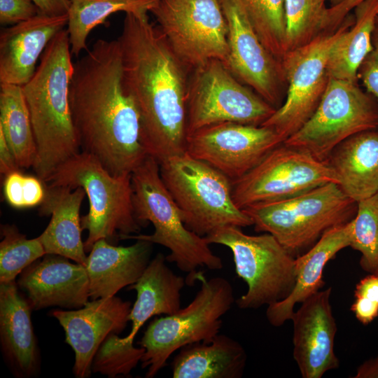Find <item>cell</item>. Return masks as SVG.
Segmentation results:
<instances>
[{
    "instance_id": "cell-31",
    "label": "cell",
    "mask_w": 378,
    "mask_h": 378,
    "mask_svg": "<svg viewBox=\"0 0 378 378\" xmlns=\"http://www.w3.org/2000/svg\"><path fill=\"white\" fill-rule=\"evenodd\" d=\"M326 0H285L286 52L304 46L328 30Z\"/></svg>"
},
{
    "instance_id": "cell-10",
    "label": "cell",
    "mask_w": 378,
    "mask_h": 378,
    "mask_svg": "<svg viewBox=\"0 0 378 378\" xmlns=\"http://www.w3.org/2000/svg\"><path fill=\"white\" fill-rule=\"evenodd\" d=\"M378 129V102L357 82L329 78L312 115L283 143L326 162L342 141Z\"/></svg>"
},
{
    "instance_id": "cell-45",
    "label": "cell",
    "mask_w": 378,
    "mask_h": 378,
    "mask_svg": "<svg viewBox=\"0 0 378 378\" xmlns=\"http://www.w3.org/2000/svg\"><path fill=\"white\" fill-rule=\"evenodd\" d=\"M326 1H330L331 3V4H332L331 6H332L338 4L339 3H340L343 0H326Z\"/></svg>"
},
{
    "instance_id": "cell-14",
    "label": "cell",
    "mask_w": 378,
    "mask_h": 378,
    "mask_svg": "<svg viewBox=\"0 0 378 378\" xmlns=\"http://www.w3.org/2000/svg\"><path fill=\"white\" fill-rule=\"evenodd\" d=\"M328 183L338 184V181L326 162L283 143L245 175L232 181V194L235 204L244 209L291 198Z\"/></svg>"
},
{
    "instance_id": "cell-25",
    "label": "cell",
    "mask_w": 378,
    "mask_h": 378,
    "mask_svg": "<svg viewBox=\"0 0 378 378\" xmlns=\"http://www.w3.org/2000/svg\"><path fill=\"white\" fill-rule=\"evenodd\" d=\"M326 162L350 199L358 202L373 195L378 192V130L348 138L334 148Z\"/></svg>"
},
{
    "instance_id": "cell-1",
    "label": "cell",
    "mask_w": 378,
    "mask_h": 378,
    "mask_svg": "<svg viewBox=\"0 0 378 378\" xmlns=\"http://www.w3.org/2000/svg\"><path fill=\"white\" fill-rule=\"evenodd\" d=\"M74 66L69 103L81 151L113 176L131 175L148 155L139 112L122 85L118 39L97 40Z\"/></svg>"
},
{
    "instance_id": "cell-9",
    "label": "cell",
    "mask_w": 378,
    "mask_h": 378,
    "mask_svg": "<svg viewBox=\"0 0 378 378\" xmlns=\"http://www.w3.org/2000/svg\"><path fill=\"white\" fill-rule=\"evenodd\" d=\"M232 253L235 271L248 286L236 300L242 309H258L287 298L296 279L295 258L272 234H245L237 226H225L204 237Z\"/></svg>"
},
{
    "instance_id": "cell-33",
    "label": "cell",
    "mask_w": 378,
    "mask_h": 378,
    "mask_svg": "<svg viewBox=\"0 0 378 378\" xmlns=\"http://www.w3.org/2000/svg\"><path fill=\"white\" fill-rule=\"evenodd\" d=\"M0 243V283L15 277L37 259L46 255L39 236L27 239L15 225H1Z\"/></svg>"
},
{
    "instance_id": "cell-16",
    "label": "cell",
    "mask_w": 378,
    "mask_h": 378,
    "mask_svg": "<svg viewBox=\"0 0 378 378\" xmlns=\"http://www.w3.org/2000/svg\"><path fill=\"white\" fill-rule=\"evenodd\" d=\"M220 2L228 28V55L225 65L239 81L278 108L286 81L281 62L263 46L239 0Z\"/></svg>"
},
{
    "instance_id": "cell-36",
    "label": "cell",
    "mask_w": 378,
    "mask_h": 378,
    "mask_svg": "<svg viewBox=\"0 0 378 378\" xmlns=\"http://www.w3.org/2000/svg\"><path fill=\"white\" fill-rule=\"evenodd\" d=\"M351 310L365 326L378 316V273L369 274L356 284Z\"/></svg>"
},
{
    "instance_id": "cell-13",
    "label": "cell",
    "mask_w": 378,
    "mask_h": 378,
    "mask_svg": "<svg viewBox=\"0 0 378 378\" xmlns=\"http://www.w3.org/2000/svg\"><path fill=\"white\" fill-rule=\"evenodd\" d=\"M347 20L334 31H327L309 43L288 51L281 59L288 84L284 103L261 125L274 130L284 141L312 115L326 90L330 51L340 36L351 27Z\"/></svg>"
},
{
    "instance_id": "cell-19",
    "label": "cell",
    "mask_w": 378,
    "mask_h": 378,
    "mask_svg": "<svg viewBox=\"0 0 378 378\" xmlns=\"http://www.w3.org/2000/svg\"><path fill=\"white\" fill-rule=\"evenodd\" d=\"M18 284L27 292L32 309L51 306L76 309L90 298L85 266L56 254H46L42 260L26 267Z\"/></svg>"
},
{
    "instance_id": "cell-27",
    "label": "cell",
    "mask_w": 378,
    "mask_h": 378,
    "mask_svg": "<svg viewBox=\"0 0 378 378\" xmlns=\"http://www.w3.org/2000/svg\"><path fill=\"white\" fill-rule=\"evenodd\" d=\"M247 355L232 337L218 334L211 341L187 345L172 363L174 378H240Z\"/></svg>"
},
{
    "instance_id": "cell-2",
    "label": "cell",
    "mask_w": 378,
    "mask_h": 378,
    "mask_svg": "<svg viewBox=\"0 0 378 378\" xmlns=\"http://www.w3.org/2000/svg\"><path fill=\"white\" fill-rule=\"evenodd\" d=\"M122 85L140 115L141 141L158 163L186 150L190 70L148 16L126 13L118 38Z\"/></svg>"
},
{
    "instance_id": "cell-28",
    "label": "cell",
    "mask_w": 378,
    "mask_h": 378,
    "mask_svg": "<svg viewBox=\"0 0 378 378\" xmlns=\"http://www.w3.org/2000/svg\"><path fill=\"white\" fill-rule=\"evenodd\" d=\"M355 20L334 44L327 64L329 78L357 82L358 69L372 51L378 16V0H365L355 7Z\"/></svg>"
},
{
    "instance_id": "cell-5",
    "label": "cell",
    "mask_w": 378,
    "mask_h": 378,
    "mask_svg": "<svg viewBox=\"0 0 378 378\" xmlns=\"http://www.w3.org/2000/svg\"><path fill=\"white\" fill-rule=\"evenodd\" d=\"M242 210L256 232L273 235L296 258L326 231L352 220L357 202L338 184L328 183L291 198L258 203Z\"/></svg>"
},
{
    "instance_id": "cell-34",
    "label": "cell",
    "mask_w": 378,
    "mask_h": 378,
    "mask_svg": "<svg viewBox=\"0 0 378 378\" xmlns=\"http://www.w3.org/2000/svg\"><path fill=\"white\" fill-rule=\"evenodd\" d=\"M350 247L360 253L364 271L378 273V192L357 202Z\"/></svg>"
},
{
    "instance_id": "cell-15",
    "label": "cell",
    "mask_w": 378,
    "mask_h": 378,
    "mask_svg": "<svg viewBox=\"0 0 378 378\" xmlns=\"http://www.w3.org/2000/svg\"><path fill=\"white\" fill-rule=\"evenodd\" d=\"M283 142L271 127L227 122L207 126L188 135L186 152L234 181Z\"/></svg>"
},
{
    "instance_id": "cell-22",
    "label": "cell",
    "mask_w": 378,
    "mask_h": 378,
    "mask_svg": "<svg viewBox=\"0 0 378 378\" xmlns=\"http://www.w3.org/2000/svg\"><path fill=\"white\" fill-rule=\"evenodd\" d=\"M352 220L326 231L307 251L295 258L296 279L290 295L267 306L266 318L274 327L291 319L294 307L320 290L324 285L323 272L325 266L337 253L351 245Z\"/></svg>"
},
{
    "instance_id": "cell-6",
    "label": "cell",
    "mask_w": 378,
    "mask_h": 378,
    "mask_svg": "<svg viewBox=\"0 0 378 378\" xmlns=\"http://www.w3.org/2000/svg\"><path fill=\"white\" fill-rule=\"evenodd\" d=\"M44 183L85 190L90 207L81 217V226L88 232L84 241L87 252L99 239H122L142 227L134 214L131 175H112L88 153L80 151L69 158Z\"/></svg>"
},
{
    "instance_id": "cell-38",
    "label": "cell",
    "mask_w": 378,
    "mask_h": 378,
    "mask_svg": "<svg viewBox=\"0 0 378 378\" xmlns=\"http://www.w3.org/2000/svg\"><path fill=\"white\" fill-rule=\"evenodd\" d=\"M372 51L362 62L358 71L359 78L367 92L378 102V23L377 22L372 34Z\"/></svg>"
},
{
    "instance_id": "cell-46",
    "label": "cell",
    "mask_w": 378,
    "mask_h": 378,
    "mask_svg": "<svg viewBox=\"0 0 378 378\" xmlns=\"http://www.w3.org/2000/svg\"><path fill=\"white\" fill-rule=\"evenodd\" d=\"M377 22L378 23V16H377Z\"/></svg>"
},
{
    "instance_id": "cell-18",
    "label": "cell",
    "mask_w": 378,
    "mask_h": 378,
    "mask_svg": "<svg viewBox=\"0 0 378 378\" xmlns=\"http://www.w3.org/2000/svg\"><path fill=\"white\" fill-rule=\"evenodd\" d=\"M332 288L318 290L294 312L293 358L303 378H321L339 368L334 351L337 324L330 304Z\"/></svg>"
},
{
    "instance_id": "cell-35",
    "label": "cell",
    "mask_w": 378,
    "mask_h": 378,
    "mask_svg": "<svg viewBox=\"0 0 378 378\" xmlns=\"http://www.w3.org/2000/svg\"><path fill=\"white\" fill-rule=\"evenodd\" d=\"M133 343L125 342L118 334L109 335L93 358L92 371L108 377L129 374L145 352L143 347L136 348Z\"/></svg>"
},
{
    "instance_id": "cell-3",
    "label": "cell",
    "mask_w": 378,
    "mask_h": 378,
    "mask_svg": "<svg viewBox=\"0 0 378 378\" xmlns=\"http://www.w3.org/2000/svg\"><path fill=\"white\" fill-rule=\"evenodd\" d=\"M71 55L64 29L46 47L33 77L22 86L36 143L33 169L43 182L81 151L69 103Z\"/></svg>"
},
{
    "instance_id": "cell-7",
    "label": "cell",
    "mask_w": 378,
    "mask_h": 378,
    "mask_svg": "<svg viewBox=\"0 0 378 378\" xmlns=\"http://www.w3.org/2000/svg\"><path fill=\"white\" fill-rule=\"evenodd\" d=\"M159 164L161 178L190 230L204 237L225 226L253 225L233 200L232 181L213 167L187 152Z\"/></svg>"
},
{
    "instance_id": "cell-17",
    "label": "cell",
    "mask_w": 378,
    "mask_h": 378,
    "mask_svg": "<svg viewBox=\"0 0 378 378\" xmlns=\"http://www.w3.org/2000/svg\"><path fill=\"white\" fill-rule=\"evenodd\" d=\"M131 309L129 301L113 296L88 301L79 309L50 312L63 328L65 341L74 351L73 371L76 377L90 375L99 348L109 335L125 330Z\"/></svg>"
},
{
    "instance_id": "cell-42",
    "label": "cell",
    "mask_w": 378,
    "mask_h": 378,
    "mask_svg": "<svg viewBox=\"0 0 378 378\" xmlns=\"http://www.w3.org/2000/svg\"><path fill=\"white\" fill-rule=\"evenodd\" d=\"M20 169L14 154L8 146L3 132L0 130V172L6 176Z\"/></svg>"
},
{
    "instance_id": "cell-44",
    "label": "cell",
    "mask_w": 378,
    "mask_h": 378,
    "mask_svg": "<svg viewBox=\"0 0 378 378\" xmlns=\"http://www.w3.org/2000/svg\"><path fill=\"white\" fill-rule=\"evenodd\" d=\"M354 378H378V356L358 366Z\"/></svg>"
},
{
    "instance_id": "cell-39",
    "label": "cell",
    "mask_w": 378,
    "mask_h": 378,
    "mask_svg": "<svg viewBox=\"0 0 378 378\" xmlns=\"http://www.w3.org/2000/svg\"><path fill=\"white\" fill-rule=\"evenodd\" d=\"M24 178L19 170L11 172L5 176L3 185L4 195L7 203L15 208H24Z\"/></svg>"
},
{
    "instance_id": "cell-8",
    "label": "cell",
    "mask_w": 378,
    "mask_h": 378,
    "mask_svg": "<svg viewBox=\"0 0 378 378\" xmlns=\"http://www.w3.org/2000/svg\"><path fill=\"white\" fill-rule=\"evenodd\" d=\"M200 288L192 300L175 313L153 320L139 342L145 349L141 368L146 377H154L169 358L187 345L207 342L222 327V317L234 302L233 288L223 277L206 279L196 274Z\"/></svg>"
},
{
    "instance_id": "cell-43",
    "label": "cell",
    "mask_w": 378,
    "mask_h": 378,
    "mask_svg": "<svg viewBox=\"0 0 378 378\" xmlns=\"http://www.w3.org/2000/svg\"><path fill=\"white\" fill-rule=\"evenodd\" d=\"M37 6L39 13L57 16L67 14L69 0H31Z\"/></svg>"
},
{
    "instance_id": "cell-26",
    "label": "cell",
    "mask_w": 378,
    "mask_h": 378,
    "mask_svg": "<svg viewBox=\"0 0 378 378\" xmlns=\"http://www.w3.org/2000/svg\"><path fill=\"white\" fill-rule=\"evenodd\" d=\"M166 257L158 253L150 260L139 279L129 289L135 290L136 298L130 314L132 328L122 337L134 342L141 326L152 316L170 315L181 307V291L185 279L177 275L166 263Z\"/></svg>"
},
{
    "instance_id": "cell-37",
    "label": "cell",
    "mask_w": 378,
    "mask_h": 378,
    "mask_svg": "<svg viewBox=\"0 0 378 378\" xmlns=\"http://www.w3.org/2000/svg\"><path fill=\"white\" fill-rule=\"evenodd\" d=\"M39 13L31 0H0V23L13 25L27 21Z\"/></svg>"
},
{
    "instance_id": "cell-21",
    "label": "cell",
    "mask_w": 378,
    "mask_h": 378,
    "mask_svg": "<svg viewBox=\"0 0 378 378\" xmlns=\"http://www.w3.org/2000/svg\"><path fill=\"white\" fill-rule=\"evenodd\" d=\"M151 242L137 239L128 246H116L104 239L97 241L87 258L90 298H107L141 276L153 251Z\"/></svg>"
},
{
    "instance_id": "cell-30",
    "label": "cell",
    "mask_w": 378,
    "mask_h": 378,
    "mask_svg": "<svg viewBox=\"0 0 378 378\" xmlns=\"http://www.w3.org/2000/svg\"><path fill=\"white\" fill-rule=\"evenodd\" d=\"M0 130L19 167H33L36 143L22 86L0 84Z\"/></svg>"
},
{
    "instance_id": "cell-20",
    "label": "cell",
    "mask_w": 378,
    "mask_h": 378,
    "mask_svg": "<svg viewBox=\"0 0 378 378\" xmlns=\"http://www.w3.org/2000/svg\"><path fill=\"white\" fill-rule=\"evenodd\" d=\"M68 23V14L38 13L0 33V84L23 86L34 75L37 61L52 39Z\"/></svg>"
},
{
    "instance_id": "cell-4",
    "label": "cell",
    "mask_w": 378,
    "mask_h": 378,
    "mask_svg": "<svg viewBox=\"0 0 378 378\" xmlns=\"http://www.w3.org/2000/svg\"><path fill=\"white\" fill-rule=\"evenodd\" d=\"M132 202L134 214L142 226L150 222L151 234H132L122 239H141L161 245L170 251L168 262L188 273L197 267L216 270L223 267L220 257L213 253L205 237L190 230L181 211L166 188L160 173V164L148 155L132 173Z\"/></svg>"
},
{
    "instance_id": "cell-40",
    "label": "cell",
    "mask_w": 378,
    "mask_h": 378,
    "mask_svg": "<svg viewBox=\"0 0 378 378\" xmlns=\"http://www.w3.org/2000/svg\"><path fill=\"white\" fill-rule=\"evenodd\" d=\"M44 197V182L38 176L24 175L23 194L24 208L40 205Z\"/></svg>"
},
{
    "instance_id": "cell-24",
    "label": "cell",
    "mask_w": 378,
    "mask_h": 378,
    "mask_svg": "<svg viewBox=\"0 0 378 378\" xmlns=\"http://www.w3.org/2000/svg\"><path fill=\"white\" fill-rule=\"evenodd\" d=\"M28 300L14 281L0 283V339L4 355L19 377H31L38 366V352Z\"/></svg>"
},
{
    "instance_id": "cell-11",
    "label": "cell",
    "mask_w": 378,
    "mask_h": 378,
    "mask_svg": "<svg viewBox=\"0 0 378 378\" xmlns=\"http://www.w3.org/2000/svg\"><path fill=\"white\" fill-rule=\"evenodd\" d=\"M276 108L239 81L218 59L192 70L187 97V136L215 124L261 125Z\"/></svg>"
},
{
    "instance_id": "cell-12",
    "label": "cell",
    "mask_w": 378,
    "mask_h": 378,
    "mask_svg": "<svg viewBox=\"0 0 378 378\" xmlns=\"http://www.w3.org/2000/svg\"><path fill=\"white\" fill-rule=\"evenodd\" d=\"M150 13L190 71L211 59L226 62L228 28L220 0H160Z\"/></svg>"
},
{
    "instance_id": "cell-41",
    "label": "cell",
    "mask_w": 378,
    "mask_h": 378,
    "mask_svg": "<svg viewBox=\"0 0 378 378\" xmlns=\"http://www.w3.org/2000/svg\"><path fill=\"white\" fill-rule=\"evenodd\" d=\"M365 0H343L328 8V30L337 29L349 13Z\"/></svg>"
},
{
    "instance_id": "cell-29",
    "label": "cell",
    "mask_w": 378,
    "mask_h": 378,
    "mask_svg": "<svg viewBox=\"0 0 378 378\" xmlns=\"http://www.w3.org/2000/svg\"><path fill=\"white\" fill-rule=\"evenodd\" d=\"M67 31L72 55L78 56L87 50V39L96 27L105 24L115 13L125 12L138 17L148 13L160 0H69Z\"/></svg>"
},
{
    "instance_id": "cell-23",
    "label": "cell",
    "mask_w": 378,
    "mask_h": 378,
    "mask_svg": "<svg viewBox=\"0 0 378 378\" xmlns=\"http://www.w3.org/2000/svg\"><path fill=\"white\" fill-rule=\"evenodd\" d=\"M85 195L80 187L73 189L45 183V197L38 211L43 216L51 215L48 225L39 235L46 254L64 256L85 266L88 256L81 238L80 216Z\"/></svg>"
},
{
    "instance_id": "cell-32",
    "label": "cell",
    "mask_w": 378,
    "mask_h": 378,
    "mask_svg": "<svg viewBox=\"0 0 378 378\" xmlns=\"http://www.w3.org/2000/svg\"><path fill=\"white\" fill-rule=\"evenodd\" d=\"M266 49L279 62L286 53L285 0H239Z\"/></svg>"
}]
</instances>
